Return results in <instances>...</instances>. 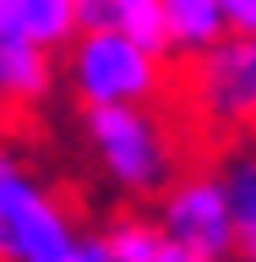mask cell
Returning a JSON list of instances; mask_svg holds the SVG:
<instances>
[{
	"label": "cell",
	"instance_id": "6da1fadb",
	"mask_svg": "<svg viewBox=\"0 0 256 262\" xmlns=\"http://www.w3.org/2000/svg\"><path fill=\"white\" fill-rule=\"evenodd\" d=\"M82 142L98 175L126 202H153L191 159H202L175 104L142 110H82Z\"/></svg>",
	"mask_w": 256,
	"mask_h": 262
},
{
	"label": "cell",
	"instance_id": "7a4b0ae2",
	"mask_svg": "<svg viewBox=\"0 0 256 262\" xmlns=\"http://www.w3.org/2000/svg\"><path fill=\"white\" fill-rule=\"evenodd\" d=\"M169 104L185 120L196 153L256 142V38H218L175 60Z\"/></svg>",
	"mask_w": 256,
	"mask_h": 262
},
{
	"label": "cell",
	"instance_id": "3957f363",
	"mask_svg": "<svg viewBox=\"0 0 256 262\" xmlns=\"http://www.w3.org/2000/svg\"><path fill=\"white\" fill-rule=\"evenodd\" d=\"M55 66L82 110H142L175 93V55L142 49L126 33H77Z\"/></svg>",
	"mask_w": 256,
	"mask_h": 262
},
{
	"label": "cell",
	"instance_id": "277c9868",
	"mask_svg": "<svg viewBox=\"0 0 256 262\" xmlns=\"http://www.w3.org/2000/svg\"><path fill=\"white\" fill-rule=\"evenodd\" d=\"M82 229L71 196L0 137V262H65Z\"/></svg>",
	"mask_w": 256,
	"mask_h": 262
},
{
	"label": "cell",
	"instance_id": "5b68a950",
	"mask_svg": "<svg viewBox=\"0 0 256 262\" xmlns=\"http://www.w3.org/2000/svg\"><path fill=\"white\" fill-rule=\"evenodd\" d=\"M147 219L158 224V235L191 257H207V262H235V213H229V196H224V180L213 169V153L191 159L158 196Z\"/></svg>",
	"mask_w": 256,
	"mask_h": 262
},
{
	"label": "cell",
	"instance_id": "8992f818",
	"mask_svg": "<svg viewBox=\"0 0 256 262\" xmlns=\"http://www.w3.org/2000/svg\"><path fill=\"white\" fill-rule=\"evenodd\" d=\"M0 38L33 44L60 60L77 38V0H0Z\"/></svg>",
	"mask_w": 256,
	"mask_h": 262
},
{
	"label": "cell",
	"instance_id": "52a82bcc",
	"mask_svg": "<svg viewBox=\"0 0 256 262\" xmlns=\"http://www.w3.org/2000/svg\"><path fill=\"white\" fill-rule=\"evenodd\" d=\"M77 33H126L142 49L175 55L158 0H77Z\"/></svg>",
	"mask_w": 256,
	"mask_h": 262
},
{
	"label": "cell",
	"instance_id": "ba28073f",
	"mask_svg": "<svg viewBox=\"0 0 256 262\" xmlns=\"http://www.w3.org/2000/svg\"><path fill=\"white\" fill-rule=\"evenodd\" d=\"M60 88V66L55 55L16 38H0V110H38L49 93Z\"/></svg>",
	"mask_w": 256,
	"mask_h": 262
},
{
	"label": "cell",
	"instance_id": "9c48e42d",
	"mask_svg": "<svg viewBox=\"0 0 256 262\" xmlns=\"http://www.w3.org/2000/svg\"><path fill=\"white\" fill-rule=\"evenodd\" d=\"M213 169L224 180L229 213H235V262H256V142L213 153Z\"/></svg>",
	"mask_w": 256,
	"mask_h": 262
},
{
	"label": "cell",
	"instance_id": "30bf717a",
	"mask_svg": "<svg viewBox=\"0 0 256 262\" xmlns=\"http://www.w3.org/2000/svg\"><path fill=\"white\" fill-rule=\"evenodd\" d=\"M98 241H104L109 262H207V257H191V251L169 246L142 208H126V213H114V219H104L98 224Z\"/></svg>",
	"mask_w": 256,
	"mask_h": 262
},
{
	"label": "cell",
	"instance_id": "8fae6325",
	"mask_svg": "<svg viewBox=\"0 0 256 262\" xmlns=\"http://www.w3.org/2000/svg\"><path fill=\"white\" fill-rule=\"evenodd\" d=\"M158 6H164V28H169L175 60H185V55H196V49L224 38V22H218L213 0H158Z\"/></svg>",
	"mask_w": 256,
	"mask_h": 262
},
{
	"label": "cell",
	"instance_id": "7c38bea8",
	"mask_svg": "<svg viewBox=\"0 0 256 262\" xmlns=\"http://www.w3.org/2000/svg\"><path fill=\"white\" fill-rule=\"evenodd\" d=\"M224 38H256V0H213Z\"/></svg>",
	"mask_w": 256,
	"mask_h": 262
},
{
	"label": "cell",
	"instance_id": "4fadbf2b",
	"mask_svg": "<svg viewBox=\"0 0 256 262\" xmlns=\"http://www.w3.org/2000/svg\"><path fill=\"white\" fill-rule=\"evenodd\" d=\"M65 262H109V251H104V241H98L93 224L77 235V246H71V257H65Z\"/></svg>",
	"mask_w": 256,
	"mask_h": 262
}]
</instances>
